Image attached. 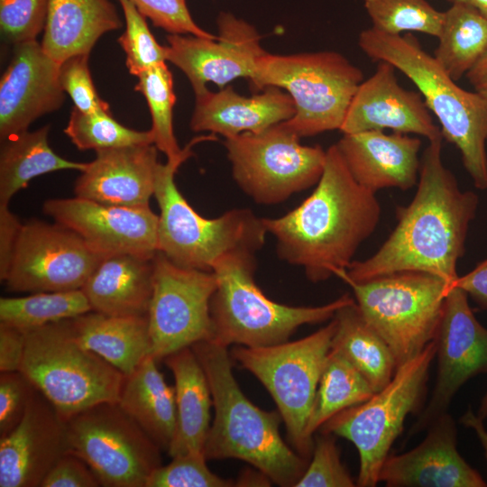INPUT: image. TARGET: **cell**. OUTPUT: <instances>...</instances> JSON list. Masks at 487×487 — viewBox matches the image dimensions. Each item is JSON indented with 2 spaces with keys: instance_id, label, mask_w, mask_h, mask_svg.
I'll return each instance as SVG.
<instances>
[{
  "instance_id": "836d02e7",
  "label": "cell",
  "mask_w": 487,
  "mask_h": 487,
  "mask_svg": "<svg viewBox=\"0 0 487 487\" xmlns=\"http://www.w3.org/2000/svg\"><path fill=\"white\" fill-rule=\"evenodd\" d=\"M375 391L364 376L340 353L331 349L324 365L305 436L313 435L337 413L367 400Z\"/></svg>"
},
{
  "instance_id": "74e56055",
  "label": "cell",
  "mask_w": 487,
  "mask_h": 487,
  "mask_svg": "<svg viewBox=\"0 0 487 487\" xmlns=\"http://www.w3.org/2000/svg\"><path fill=\"white\" fill-rule=\"evenodd\" d=\"M372 28L391 35L421 32L438 37L444 12L427 0H364Z\"/></svg>"
},
{
  "instance_id": "d6a6232c",
  "label": "cell",
  "mask_w": 487,
  "mask_h": 487,
  "mask_svg": "<svg viewBox=\"0 0 487 487\" xmlns=\"http://www.w3.org/2000/svg\"><path fill=\"white\" fill-rule=\"evenodd\" d=\"M434 57L455 81L487 51V17L473 6L454 2L444 11Z\"/></svg>"
},
{
  "instance_id": "5b68a950",
  "label": "cell",
  "mask_w": 487,
  "mask_h": 487,
  "mask_svg": "<svg viewBox=\"0 0 487 487\" xmlns=\"http://www.w3.org/2000/svg\"><path fill=\"white\" fill-rule=\"evenodd\" d=\"M254 253L238 250L216 262L217 286L210 304L213 336L225 347H262L288 341L301 326L332 319L354 299L345 294L317 307H295L270 299L256 285Z\"/></svg>"
},
{
  "instance_id": "8fae6325",
  "label": "cell",
  "mask_w": 487,
  "mask_h": 487,
  "mask_svg": "<svg viewBox=\"0 0 487 487\" xmlns=\"http://www.w3.org/2000/svg\"><path fill=\"white\" fill-rule=\"evenodd\" d=\"M334 318L313 334L295 341L246 347L237 345L231 357L266 388L284 422L295 450L309 459L314 443L305 436L319 379L335 332Z\"/></svg>"
},
{
  "instance_id": "bcb514c9",
  "label": "cell",
  "mask_w": 487,
  "mask_h": 487,
  "mask_svg": "<svg viewBox=\"0 0 487 487\" xmlns=\"http://www.w3.org/2000/svg\"><path fill=\"white\" fill-rule=\"evenodd\" d=\"M100 482L79 456L69 451L52 467L41 487H96Z\"/></svg>"
},
{
  "instance_id": "5bb4252c",
  "label": "cell",
  "mask_w": 487,
  "mask_h": 487,
  "mask_svg": "<svg viewBox=\"0 0 487 487\" xmlns=\"http://www.w3.org/2000/svg\"><path fill=\"white\" fill-rule=\"evenodd\" d=\"M153 290L147 314L152 355L158 361L213 336V271L179 266L163 253L153 257Z\"/></svg>"
},
{
  "instance_id": "e575fe53",
  "label": "cell",
  "mask_w": 487,
  "mask_h": 487,
  "mask_svg": "<svg viewBox=\"0 0 487 487\" xmlns=\"http://www.w3.org/2000/svg\"><path fill=\"white\" fill-rule=\"evenodd\" d=\"M92 311L82 289L0 299V322L27 331Z\"/></svg>"
},
{
  "instance_id": "f35d334b",
  "label": "cell",
  "mask_w": 487,
  "mask_h": 487,
  "mask_svg": "<svg viewBox=\"0 0 487 487\" xmlns=\"http://www.w3.org/2000/svg\"><path fill=\"white\" fill-rule=\"evenodd\" d=\"M125 21V31L118 42L125 53L130 74L138 77L153 66L165 62V47L160 45L146 23V17L129 0H118Z\"/></svg>"
},
{
  "instance_id": "52a82bcc",
  "label": "cell",
  "mask_w": 487,
  "mask_h": 487,
  "mask_svg": "<svg viewBox=\"0 0 487 487\" xmlns=\"http://www.w3.org/2000/svg\"><path fill=\"white\" fill-rule=\"evenodd\" d=\"M22 372L67 421L102 402H117L125 375L70 333L67 320L26 331Z\"/></svg>"
},
{
  "instance_id": "8992f818",
  "label": "cell",
  "mask_w": 487,
  "mask_h": 487,
  "mask_svg": "<svg viewBox=\"0 0 487 487\" xmlns=\"http://www.w3.org/2000/svg\"><path fill=\"white\" fill-rule=\"evenodd\" d=\"M213 136L196 137L181 156L159 162L153 196L160 208L158 251L179 266L212 271L216 262L228 253L261 249L268 233L262 218L249 209H232L216 218H206L181 194L175 182L178 169L192 155L193 146Z\"/></svg>"
},
{
  "instance_id": "b9f144b4",
  "label": "cell",
  "mask_w": 487,
  "mask_h": 487,
  "mask_svg": "<svg viewBox=\"0 0 487 487\" xmlns=\"http://www.w3.org/2000/svg\"><path fill=\"white\" fill-rule=\"evenodd\" d=\"M49 0H0V29L14 46L35 41L44 31Z\"/></svg>"
},
{
  "instance_id": "4fadbf2b",
  "label": "cell",
  "mask_w": 487,
  "mask_h": 487,
  "mask_svg": "<svg viewBox=\"0 0 487 487\" xmlns=\"http://www.w3.org/2000/svg\"><path fill=\"white\" fill-rule=\"evenodd\" d=\"M69 451L105 487H146L161 465V447L120 408L102 402L66 421Z\"/></svg>"
},
{
  "instance_id": "7402d4cb",
  "label": "cell",
  "mask_w": 487,
  "mask_h": 487,
  "mask_svg": "<svg viewBox=\"0 0 487 487\" xmlns=\"http://www.w3.org/2000/svg\"><path fill=\"white\" fill-rule=\"evenodd\" d=\"M411 450L389 455L379 476L387 487H486L477 470L457 450V427L447 412L427 427Z\"/></svg>"
},
{
  "instance_id": "f5cc1de1",
  "label": "cell",
  "mask_w": 487,
  "mask_h": 487,
  "mask_svg": "<svg viewBox=\"0 0 487 487\" xmlns=\"http://www.w3.org/2000/svg\"><path fill=\"white\" fill-rule=\"evenodd\" d=\"M451 3L463 2L476 8L482 14L487 17V0H448Z\"/></svg>"
},
{
  "instance_id": "f546056e",
  "label": "cell",
  "mask_w": 487,
  "mask_h": 487,
  "mask_svg": "<svg viewBox=\"0 0 487 487\" xmlns=\"http://www.w3.org/2000/svg\"><path fill=\"white\" fill-rule=\"evenodd\" d=\"M147 356L125 375L117 400L120 408L161 447L168 451L176 430L174 387Z\"/></svg>"
},
{
  "instance_id": "d4e9b609",
  "label": "cell",
  "mask_w": 487,
  "mask_h": 487,
  "mask_svg": "<svg viewBox=\"0 0 487 487\" xmlns=\"http://www.w3.org/2000/svg\"><path fill=\"white\" fill-rule=\"evenodd\" d=\"M195 96L191 130L225 138L262 132L291 119L296 113L292 97L273 86L253 96H241L231 86L217 92L207 89Z\"/></svg>"
},
{
  "instance_id": "30bf717a",
  "label": "cell",
  "mask_w": 487,
  "mask_h": 487,
  "mask_svg": "<svg viewBox=\"0 0 487 487\" xmlns=\"http://www.w3.org/2000/svg\"><path fill=\"white\" fill-rule=\"evenodd\" d=\"M436 352L434 340L398 366L384 388L364 402L337 413L319 428L322 433L349 440L357 449V486L374 487L380 482L381 466L401 434L407 416L421 404Z\"/></svg>"
},
{
  "instance_id": "83f0119b",
  "label": "cell",
  "mask_w": 487,
  "mask_h": 487,
  "mask_svg": "<svg viewBox=\"0 0 487 487\" xmlns=\"http://www.w3.org/2000/svg\"><path fill=\"white\" fill-rule=\"evenodd\" d=\"M175 381L177 424L168 454L204 453L210 427L212 395L206 373L191 347L163 359Z\"/></svg>"
},
{
  "instance_id": "ba28073f",
  "label": "cell",
  "mask_w": 487,
  "mask_h": 487,
  "mask_svg": "<svg viewBox=\"0 0 487 487\" xmlns=\"http://www.w3.org/2000/svg\"><path fill=\"white\" fill-rule=\"evenodd\" d=\"M249 80L255 90L273 86L292 97L296 113L285 122L301 138L340 130L363 73L335 51H264Z\"/></svg>"
},
{
  "instance_id": "cb8c5ba5",
  "label": "cell",
  "mask_w": 487,
  "mask_h": 487,
  "mask_svg": "<svg viewBox=\"0 0 487 487\" xmlns=\"http://www.w3.org/2000/svg\"><path fill=\"white\" fill-rule=\"evenodd\" d=\"M335 144L354 179L375 194L389 188L407 190L418 180L419 138L370 130L344 133Z\"/></svg>"
},
{
  "instance_id": "4316f807",
  "label": "cell",
  "mask_w": 487,
  "mask_h": 487,
  "mask_svg": "<svg viewBox=\"0 0 487 487\" xmlns=\"http://www.w3.org/2000/svg\"><path fill=\"white\" fill-rule=\"evenodd\" d=\"M122 25L110 0H49L41 44L60 64L69 57L89 54L102 35Z\"/></svg>"
},
{
  "instance_id": "8d00e7d4",
  "label": "cell",
  "mask_w": 487,
  "mask_h": 487,
  "mask_svg": "<svg viewBox=\"0 0 487 487\" xmlns=\"http://www.w3.org/2000/svg\"><path fill=\"white\" fill-rule=\"evenodd\" d=\"M65 134L80 151L153 144L151 130L136 131L118 123L110 112L84 113L73 107Z\"/></svg>"
},
{
  "instance_id": "681fc988",
  "label": "cell",
  "mask_w": 487,
  "mask_h": 487,
  "mask_svg": "<svg viewBox=\"0 0 487 487\" xmlns=\"http://www.w3.org/2000/svg\"><path fill=\"white\" fill-rule=\"evenodd\" d=\"M455 285L463 289L482 309L487 311V259L459 276Z\"/></svg>"
},
{
  "instance_id": "c3c4849f",
  "label": "cell",
  "mask_w": 487,
  "mask_h": 487,
  "mask_svg": "<svg viewBox=\"0 0 487 487\" xmlns=\"http://www.w3.org/2000/svg\"><path fill=\"white\" fill-rule=\"evenodd\" d=\"M23 224L8 205L0 204V279L5 280Z\"/></svg>"
},
{
  "instance_id": "484cf974",
  "label": "cell",
  "mask_w": 487,
  "mask_h": 487,
  "mask_svg": "<svg viewBox=\"0 0 487 487\" xmlns=\"http://www.w3.org/2000/svg\"><path fill=\"white\" fill-rule=\"evenodd\" d=\"M153 258L104 257L82 287L92 311L115 317H147L153 290Z\"/></svg>"
},
{
  "instance_id": "603a6c76",
  "label": "cell",
  "mask_w": 487,
  "mask_h": 487,
  "mask_svg": "<svg viewBox=\"0 0 487 487\" xmlns=\"http://www.w3.org/2000/svg\"><path fill=\"white\" fill-rule=\"evenodd\" d=\"M158 149L135 144L96 151L75 182L76 197L122 207H148L154 193Z\"/></svg>"
},
{
  "instance_id": "d6986e66",
  "label": "cell",
  "mask_w": 487,
  "mask_h": 487,
  "mask_svg": "<svg viewBox=\"0 0 487 487\" xmlns=\"http://www.w3.org/2000/svg\"><path fill=\"white\" fill-rule=\"evenodd\" d=\"M64 101L60 63L37 40L14 45L0 80L1 140L27 131L39 117L59 110Z\"/></svg>"
},
{
  "instance_id": "ee69618b",
  "label": "cell",
  "mask_w": 487,
  "mask_h": 487,
  "mask_svg": "<svg viewBox=\"0 0 487 487\" xmlns=\"http://www.w3.org/2000/svg\"><path fill=\"white\" fill-rule=\"evenodd\" d=\"M152 23L169 34L216 35L202 29L189 13L186 0H129Z\"/></svg>"
},
{
  "instance_id": "ab89813d",
  "label": "cell",
  "mask_w": 487,
  "mask_h": 487,
  "mask_svg": "<svg viewBox=\"0 0 487 487\" xmlns=\"http://www.w3.org/2000/svg\"><path fill=\"white\" fill-rule=\"evenodd\" d=\"M166 465L155 469L146 487H230L235 482L214 473L204 453H189L171 457Z\"/></svg>"
},
{
  "instance_id": "277c9868",
  "label": "cell",
  "mask_w": 487,
  "mask_h": 487,
  "mask_svg": "<svg viewBox=\"0 0 487 487\" xmlns=\"http://www.w3.org/2000/svg\"><path fill=\"white\" fill-rule=\"evenodd\" d=\"M358 44L371 60L392 64L415 84L475 188L487 189V99L459 87L411 32L391 35L371 27L360 32Z\"/></svg>"
},
{
  "instance_id": "816d5d0a",
  "label": "cell",
  "mask_w": 487,
  "mask_h": 487,
  "mask_svg": "<svg viewBox=\"0 0 487 487\" xmlns=\"http://www.w3.org/2000/svg\"><path fill=\"white\" fill-rule=\"evenodd\" d=\"M460 423L474 431L482 446L484 456L487 461V429L484 427L483 419L477 414H474L469 408L460 418Z\"/></svg>"
},
{
  "instance_id": "7bdbcfd3",
  "label": "cell",
  "mask_w": 487,
  "mask_h": 487,
  "mask_svg": "<svg viewBox=\"0 0 487 487\" xmlns=\"http://www.w3.org/2000/svg\"><path fill=\"white\" fill-rule=\"evenodd\" d=\"M89 54L68 58L60 64V81L74 107L84 113L110 112L96 92L88 67Z\"/></svg>"
},
{
  "instance_id": "e0dca14e",
  "label": "cell",
  "mask_w": 487,
  "mask_h": 487,
  "mask_svg": "<svg viewBox=\"0 0 487 487\" xmlns=\"http://www.w3.org/2000/svg\"><path fill=\"white\" fill-rule=\"evenodd\" d=\"M218 35L204 38L191 34H168L166 60L188 78L195 95L215 83L223 88L238 78L250 79L257 59L265 51L256 29L228 12H220Z\"/></svg>"
},
{
  "instance_id": "44dd1931",
  "label": "cell",
  "mask_w": 487,
  "mask_h": 487,
  "mask_svg": "<svg viewBox=\"0 0 487 487\" xmlns=\"http://www.w3.org/2000/svg\"><path fill=\"white\" fill-rule=\"evenodd\" d=\"M396 68L378 61L374 73L358 87L340 128L344 133L391 129L423 136L443 138L421 94L402 87Z\"/></svg>"
},
{
  "instance_id": "db71d44e",
  "label": "cell",
  "mask_w": 487,
  "mask_h": 487,
  "mask_svg": "<svg viewBox=\"0 0 487 487\" xmlns=\"http://www.w3.org/2000/svg\"><path fill=\"white\" fill-rule=\"evenodd\" d=\"M477 415L483 420L487 418V392L481 400Z\"/></svg>"
},
{
  "instance_id": "f1b7e54d",
  "label": "cell",
  "mask_w": 487,
  "mask_h": 487,
  "mask_svg": "<svg viewBox=\"0 0 487 487\" xmlns=\"http://www.w3.org/2000/svg\"><path fill=\"white\" fill-rule=\"evenodd\" d=\"M74 339L124 375L152 355L147 317H115L96 311L67 319Z\"/></svg>"
},
{
  "instance_id": "60d3db41",
  "label": "cell",
  "mask_w": 487,
  "mask_h": 487,
  "mask_svg": "<svg viewBox=\"0 0 487 487\" xmlns=\"http://www.w3.org/2000/svg\"><path fill=\"white\" fill-rule=\"evenodd\" d=\"M311 455V460L294 487L356 486L340 459L333 435L321 432L314 441Z\"/></svg>"
},
{
  "instance_id": "9c48e42d",
  "label": "cell",
  "mask_w": 487,
  "mask_h": 487,
  "mask_svg": "<svg viewBox=\"0 0 487 487\" xmlns=\"http://www.w3.org/2000/svg\"><path fill=\"white\" fill-rule=\"evenodd\" d=\"M345 282L365 321L390 347L397 367L435 340L452 286L436 275L413 271Z\"/></svg>"
},
{
  "instance_id": "2e32d148",
  "label": "cell",
  "mask_w": 487,
  "mask_h": 487,
  "mask_svg": "<svg viewBox=\"0 0 487 487\" xmlns=\"http://www.w3.org/2000/svg\"><path fill=\"white\" fill-rule=\"evenodd\" d=\"M467 293L452 285L446 294L435 338L437 373L427 407L409 430L427 428L447 409L459 389L470 379L487 374V328L475 317Z\"/></svg>"
},
{
  "instance_id": "7dc6e473",
  "label": "cell",
  "mask_w": 487,
  "mask_h": 487,
  "mask_svg": "<svg viewBox=\"0 0 487 487\" xmlns=\"http://www.w3.org/2000/svg\"><path fill=\"white\" fill-rule=\"evenodd\" d=\"M26 331L0 322V372L20 371Z\"/></svg>"
},
{
  "instance_id": "f6af8a7d",
  "label": "cell",
  "mask_w": 487,
  "mask_h": 487,
  "mask_svg": "<svg viewBox=\"0 0 487 487\" xmlns=\"http://www.w3.org/2000/svg\"><path fill=\"white\" fill-rule=\"evenodd\" d=\"M37 389L20 371L0 374V437L22 420Z\"/></svg>"
},
{
  "instance_id": "f907efd6",
  "label": "cell",
  "mask_w": 487,
  "mask_h": 487,
  "mask_svg": "<svg viewBox=\"0 0 487 487\" xmlns=\"http://www.w3.org/2000/svg\"><path fill=\"white\" fill-rule=\"evenodd\" d=\"M465 76L473 90L487 99V51Z\"/></svg>"
},
{
  "instance_id": "4dcf8cb0",
  "label": "cell",
  "mask_w": 487,
  "mask_h": 487,
  "mask_svg": "<svg viewBox=\"0 0 487 487\" xmlns=\"http://www.w3.org/2000/svg\"><path fill=\"white\" fill-rule=\"evenodd\" d=\"M50 125L25 131L1 140L0 204L12 198L32 179L65 170L82 171L87 162L73 161L58 155L50 146Z\"/></svg>"
},
{
  "instance_id": "7a4b0ae2",
  "label": "cell",
  "mask_w": 487,
  "mask_h": 487,
  "mask_svg": "<svg viewBox=\"0 0 487 487\" xmlns=\"http://www.w3.org/2000/svg\"><path fill=\"white\" fill-rule=\"evenodd\" d=\"M316 185L295 209L278 218H262L267 233L276 240L278 256L302 267L312 282L346 271L381 217L375 193L354 179L336 144L326 151Z\"/></svg>"
},
{
  "instance_id": "3957f363",
  "label": "cell",
  "mask_w": 487,
  "mask_h": 487,
  "mask_svg": "<svg viewBox=\"0 0 487 487\" xmlns=\"http://www.w3.org/2000/svg\"><path fill=\"white\" fill-rule=\"evenodd\" d=\"M208 381L215 417L204 446L207 460L235 458L252 464L271 482L295 486L308 465L280 433L279 411L255 406L233 373L227 347L213 341L191 346Z\"/></svg>"
},
{
  "instance_id": "7c38bea8",
  "label": "cell",
  "mask_w": 487,
  "mask_h": 487,
  "mask_svg": "<svg viewBox=\"0 0 487 487\" xmlns=\"http://www.w3.org/2000/svg\"><path fill=\"white\" fill-rule=\"evenodd\" d=\"M282 122L259 133L225 138L224 144L238 187L256 203L271 205L317 184L326 151L307 146Z\"/></svg>"
},
{
  "instance_id": "ac0fdd59",
  "label": "cell",
  "mask_w": 487,
  "mask_h": 487,
  "mask_svg": "<svg viewBox=\"0 0 487 487\" xmlns=\"http://www.w3.org/2000/svg\"><path fill=\"white\" fill-rule=\"evenodd\" d=\"M43 211L104 257L128 253L152 259L158 252L159 215L150 206H114L75 197L48 199Z\"/></svg>"
},
{
  "instance_id": "ffe728a7",
  "label": "cell",
  "mask_w": 487,
  "mask_h": 487,
  "mask_svg": "<svg viewBox=\"0 0 487 487\" xmlns=\"http://www.w3.org/2000/svg\"><path fill=\"white\" fill-rule=\"evenodd\" d=\"M69 451L66 421L37 390L20 423L0 437V486L41 487Z\"/></svg>"
},
{
  "instance_id": "d590c367",
  "label": "cell",
  "mask_w": 487,
  "mask_h": 487,
  "mask_svg": "<svg viewBox=\"0 0 487 487\" xmlns=\"http://www.w3.org/2000/svg\"><path fill=\"white\" fill-rule=\"evenodd\" d=\"M135 90L144 96L152 116L153 144L162 152L167 160L181 156L186 149L178 144L173 131V106L176 96L173 78L165 62L157 64L142 72Z\"/></svg>"
},
{
  "instance_id": "1f68e13d",
  "label": "cell",
  "mask_w": 487,
  "mask_h": 487,
  "mask_svg": "<svg viewBox=\"0 0 487 487\" xmlns=\"http://www.w3.org/2000/svg\"><path fill=\"white\" fill-rule=\"evenodd\" d=\"M333 318L336 326L331 349L343 354L375 392L384 388L397 369L386 342L365 321L355 301L339 308Z\"/></svg>"
},
{
  "instance_id": "9a60e30c",
  "label": "cell",
  "mask_w": 487,
  "mask_h": 487,
  "mask_svg": "<svg viewBox=\"0 0 487 487\" xmlns=\"http://www.w3.org/2000/svg\"><path fill=\"white\" fill-rule=\"evenodd\" d=\"M104 256L58 223L23 224L4 280L16 292L81 289Z\"/></svg>"
},
{
  "instance_id": "6da1fadb",
  "label": "cell",
  "mask_w": 487,
  "mask_h": 487,
  "mask_svg": "<svg viewBox=\"0 0 487 487\" xmlns=\"http://www.w3.org/2000/svg\"><path fill=\"white\" fill-rule=\"evenodd\" d=\"M478 196L463 191L442 160V138L429 141L420 159L418 188L411 202L397 209L398 223L377 252L354 261L337 277L363 281L398 271H421L454 285L464 253Z\"/></svg>"
}]
</instances>
